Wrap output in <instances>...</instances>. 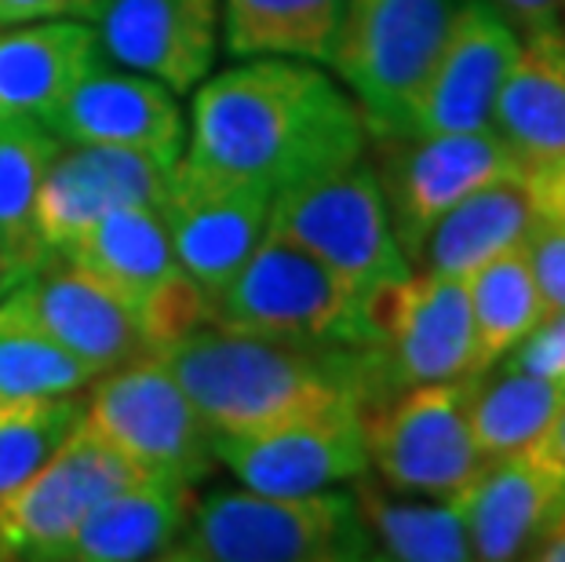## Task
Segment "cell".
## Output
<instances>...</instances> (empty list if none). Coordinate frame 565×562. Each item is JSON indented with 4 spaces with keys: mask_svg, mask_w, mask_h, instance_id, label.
Returning <instances> with one entry per match:
<instances>
[{
    "mask_svg": "<svg viewBox=\"0 0 565 562\" xmlns=\"http://www.w3.org/2000/svg\"><path fill=\"white\" fill-rule=\"evenodd\" d=\"M369 121L354 95L303 59L259 55L194 95L186 158L267 194L365 158Z\"/></svg>",
    "mask_w": 565,
    "mask_h": 562,
    "instance_id": "1",
    "label": "cell"
},
{
    "mask_svg": "<svg viewBox=\"0 0 565 562\" xmlns=\"http://www.w3.org/2000/svg\"><path fill=\"white\" fill-rule=\"evenodd\" d=\"M212 435H248L292 416L387 399L369 347L285 340L223 326L190 329L161 354Z\"/></svg>",
    "mask_w": 565,
    "mask_h": 562,
    "instance_id": "2",
    "label": "cell"
},
{
    "mask_svg": "<svg viewBox=\"0 0 565 562\" xmlns=\"http://www.w3.org/2000/svg\"><path fill=\"white\" fill-rule=\"evenodd\" d=\"M376 544L354 494H259L215 489L190 505L183 530L161 559L172 562H351Z\"/></svg>",
    "mask_w": 565,
    "mask_h": 562,
    "instance_id": "3",
    "label": "cell"
},
{
    "mask_svg": "<svg viewBox=\"0 0 565 562\" xmlns=\"http://www.w3.org/2000/svg\"><path fill=\"white\" fill-rule=\"evenodd\" d=\"M267 231L318 256L365 300L413 274L394 237L380 179L362 158L278 190L270 198Z\"/></svg>",
    "mask_w": 565,
    "mask_h": 562,
    "instance_id": "4",
    "label": "cell"
},
{
    "mask_svg": "<svg viewBox=\"0 0 565 562\" xmlns=\"http://www.w3.org/2000/svg\"><path fill=\"white\" fill-rule=\"evenodd\" d=\"M209 321L223 329L285 340L369 347V300L324 267L318 256L267 231L245 267L209 304Z\"/></svg>",
    "mask_w": 565,
    "mask_h": 562,
    "instance_id": "5",
    "label": "cell"
},
{
    "mask_svg": "<svg viewBox=\"0 0 565 562\" xmlns=\"http://www.w3.org/2000/svg\"><path fill=\"white\" fill-rule=\"evenodd\" d=\"M460 0H343L332 70L362 106L369 136H405Z\"/></svg>",
    "mask_w": 565,
    "mask_h": 562,
    "instance_id": "6",
    "label": "cell"
},
{
    "mask_svg": "<svg viewBox=\"0 0 565 562\" xmlns=\"http://www.w3.org/2000/svg\"><path fill=\"white\" fill-rule=\"evenodd\" d=\"M365 442L369 468L394 494L456 500L486 468L467 416V377L394 391L365 413Z\"/></svg>",
    "mask_w": 565,
    "mask_h": 562,
    "instance_id": "7",
    "label": "cell"
},
{
    "mask_svg": "<svg viewBox=\"0 0 565 562\" xmlns=\"http://www.w3.org/2000/svg\"><path fill=\"white\" fill-rule=\"evenodd\" d=\"M84 424L168 483L198 486L215 468L212 427L161 354H142L106 373L84 402Z\"/></svg>",
    "mask_w": 565,
    "mask_h": 562,
    "instance_id": "8",
    "label": "cell"
},
{
    "mask_svg": "<svg viewBox=\"0 0 565 562\" xmlns=\"http://www.w3.org/2000/svg\"><path fill=\"white\" fill-rule=\"evenodd\" d=\"M376 139V165L394 237L416 263L435 223L478 187L522 176L514 153L492 128L478 131H405Z\"/></svg>",
    "mask_w": 565,
    "mask_h": 562,
    "instance_id": "9",
    "label": "cell"
},
{
    "mask_svg": "<svg viewBox=\"0 0 565 562\" xmlns=\"http://www.w3.org/2000/svg\"><path fill=\"white\" fill-rule=\"evenodd\" d=\"M369 351L387 399L416 384L478 373V340L463 278L424 271L369 296Z\"/></svg>",
    "mask_w": 565,
    "mask_h": 562,
    "instance_id": "10",
    "label": "cell"
},
{
    "mask_svg": "<svg viewBox=\"0 0 565 562\" xmlns=\"http://www.w3.org/2000/svg\"><path fill=\"white\" fill-rule=\"evenodd\" d=\"M147 478L158 475L81 421L26 483L0 497V555L52 559L95 505Z\"/></svg>",
    "mask_w": 565,
    "mask_h": 562,
    "instance_id": "11",
    "label": "cell"
},
{
    "mask_svg": "<svg viewBox=\"0 0 565 562\" xmlns=\"http://www.w3.org/2000/svg\"><path fill=\"white\" fill-rule=\"evenodd\" d=\"M215 460L259 494H321L369 471L365 410L354 402L292 416L248 435H215Z\"/></svg>",
    "mask_w": 565,
    "mask_h": 562,
    "instance_id": "12",
    "label": "cell"
},
{
    "mask_svg": "<svg viewBox=\"0 0 565 562\" xmlns=\"http://www.w3.org/2000/svg\"><path fill=\"white\" fill-rule=\"evenodd\" d=\"M270 198L274 194L242 179L201 169L186 153L172 165L158 209L179 267L209 304L245 267L252 248L267 234Z\"/></svg>",
    "mask_w": 565,
    "mask_h": 562,
    "instance_id": "13",
    "label": "cell"
},
{
    "mask_svg": "<svg viewBox=\"0 0 565 562\" xmlns=\"http://www.w3.org/2000/svg\"><path fill=\"white\" fill-rule=\"evenodd\" d=\"M0 315L41 329L44 337L88 362L95 377L150 354L139 318L121 296H114L58 253L55 263L47 259L11 289L8 300L0 304Z\"/></svg>",
    "mask_w": 565,
    "mask_h": 562,
    "instance_id": "14",
    "label": "cell"
},
{
    "mask_svg": "<svg viewBox=\"0 0 565 562\" xmlns=\"http://www.w3.org/2000/svg\"><path fill=\"white\" fill-rule=\"evenodd\" d=\"M519 44L522 33L489 0H460L408 117V131L492 128V103L519 55Z\"/></svg>",
    "mask_w": 565,
    "mask_h": 562,
    "instance_id": "15",
    "label": "cell"
},
{
    "mask_svg": "<svg viewBox=\"0 0 565 562\" xmlns=\"http://www.w3.org/2000/svg\"><path fill=\"white\" fill-rule=\"evenodd\" d=\"M168 172L153 153L95 142H63L38 194V231L52 253H63L88 226L121 205H161Z\"/></svg>",
    "mask_w": 565,
    "mask_h": 562,
    "instance_id": "16",
    "label": "cell"
},
{
    "mask_svg": "<svg viewBox=\"0 0 565 562\" xmlns=\"http://www.w3.org/2000/svg\"><path fill=\"white\" fill-rule=\"evenodd\" d=\"M92 19L103 55L168 92H190L212 70L220 0H99Z\"/></svg>",
    "mask_w": 565,
    "mask_h": 562,
    "instance_id": "17",
    "label": "cell"
},
{
    "mask_svg": "<svg viewBox=\"0 0 565 562\" xmlns=\"http://www.w3.org/2000/svg\"><path fill=\"white\" fill-rule=\"evenodd\" d=\"M44 128L63 142L142 150L175 165L183 158V114L161 81L106 70L103 59L63 95Z\"/></svg>",
    "mask_w": 565,
    "mask_h": 562,
    "instance_id": "18",
    "label": "cell"
},
{
    "mask_svg": "<svg viewBox=\"0 0 565 562\" xmlns=\"http://www.w3.org/2000/svg\"><path fill=\"white\" fill-rule=\"evenodd\" d=\"M565 497V471L533 442L508 457L486 460L471 486L456 497L471 555L486 562L525 559L544 519Z\"/></svg>",
    "mask_w": 565,
    "mask_h": 562,
    "instance_id": "19",
    "label": "cell"
},
{
    "mask_svg": "<svg viewBox=\"0 0 565 562\" xmlns=\"http://www.w3.org/2000/svg\"><path fill=\"white\" fill-rule=\"evenodd\" d=\"M58 256L92 274L114 296H121L136 318H142L161 296L186 282L172 253V237H168L161 209L153 205L110 209Z\"/></svg>",
    "mask_w": 565,
    "mask_h": 562,
    "instance_id": "20",
    "label": "cell"
},
{
    "mask_svg": "<svg viewBox=\"0 0 565 562\" xmlns=\"http://www.w3.org/2000/svg\"><path fill=\"white\" fill-rule=\"evenodd\" d=\"M489 125L514 153L519 172L565 158V19L525 33Z\"/></svg>",
    "mask_w": 565,
    "mask_h": 562,
    "instance_id": "21",
    "label": "cell"
},
{
    "mask_svg": "<svg viewBox=\"0 0 565 562\" xmlns=\"http://www.w3.org/2000/svg\"><path fill=\"white\" fill-rule=\"evenodd\" d=\"M99 59L95 30L81 22L0 30V125H44Z\"/></svg>",
    "mask_w": 565,
    "mask_h": 562,
    "instance_id": "22",
    "label": "cell"
},
{
    "mask_svg": "<svg viewBox=\"0 0 565 562\" xmlns=\"http://www.w3.org/2000/svg\"><path fill=\"white\" fill-rule=\"evenodd\" d=\"M190 486L147 478L95 505L52 559L66 562H136L161 559L190 516Z\"/></svg>",
    "mask_w": 565,
    "mask_h": 562,
    "instance_id": "23",
    "label": "cell"
},
{
    "mask_svg": "<svg viewBox=\"0 0 565 562\" xmlns=\"http://www.w3.org/2000/svg\"><path fill=\"white\" fill-rule=\"evenodd\" d=\"M536 212L529 205L522 176L497 179V183L478 187L460 205H452L427 234V245L419 259L427 271L467 278L482 263L497 259L508 248L522 245Z\"/></svg>",
    "mask_w": 565,
    "mask_h": 562,
    "instance_id": "24",
    "label": "cell"
},
{
    "mask_svg": "<svg viewBox=\"0 0 565 562\" xmlns=\"http://www.w3.org/2000/svg\"><path fill=\"white\" fill-rule=\"evenodd\" d=\"M58 147L63 139L38 121L0 125V263L8 289L52 259L38 231V194Z\"/></svg>",
    "mask_w": 565,
    "mask_h": 562,
    "instance_id": "25",
    "label": "cell"
},
{
    "mask_svg": "<svg viewBox=\"0 0 565 562\" xmlns=\"http://www.w3.org/2000/svg\"><path fill=\"white\" fill-rule=\"evenodd\" d=\"M565 405V380L522 373L503 365L497 377L471 373L467 377V416L486 460L508 457L533 446L555 424Z\"/></svg>",
    "mask_w": 565,
    "mask_h": 562,
    "instance_id": "26",
    "label": "cell"
},
{
    "mask_svg": "<svg viewBox=\"0 0 565 562\" xmlns=\"http://www.w3.org/2000/svg\"><path fill=\"white\" fill-rule=\"evenodd\" d=\"M343 0H226L223 38L237 59H303L332 63Z\"/></svg>",
    "mask_w": 565,
    "mask_h": 562,
    "instance_id": "27",
    "label": "cell"
},
{
    "mask_svg": "<svg viewBox=\"0 0 565 562\" xmlns=\"http://www.w3.org/2000/svg\"><path fill=\"white\" fill-rule=\"evenodd\" d=\"M463 285L475 318L478 373H486V369H497L500 358H508L547 318L525 256V242L482 263L478 271L467 274Z\"/></svg>",
    "mask_w": 565,
    "mask_h": 562,
    "instance_id": "28",
    "label": "cell"
},
{
    "mask_svg": "<svg viewBox=\"0 0 565 562\" xmlns=\"http://www.w3.org/2000/svg\"><path fill=\"white\" fill-rule=\"evenodd\" d=\"M354 500L362 511V522L376 544V555L402 559V562H463L471 555L467 526L456 500H394L380 494L376 486L354 478Z\"/></svg>",
    "mask_w": 565,
    "mask_h": 562,
    "instance_id": "29",
    "label": "cell"
},
{
    "mask_svg": "<svg viewBox=\"0 0 565 562\" xmlns=\"http://www.w3.org/2000/svg\"><path fill=\"white\" fill-rule=\"evenodd\" d=\"M84 421L77 394H38L0 402V497L26 478L74 435Z\"/></svg>",
    "mask_w": 565,
    "mask_h": 562,
    "instance_id": "30",
    "label": "cell"
},
{
    "mask_svg": "<svg viewBox=\"0 0 565 562\" xmlns=\"http://www.w3.org/2000/svg\"><path fill=\"white\" fill-rule=\"evenodd\" d=\"M95 380V369L58 347L41 329L0 315V402L38 394H77Z\"/></svg>",
    "mask_w": 565,
    "mask_h": 562,
    "instance_id": "31",
    "label": "cell"
},
{
    "mask_svg": "<svg viewBox=\"0 0 565 562\" xmlns=\"http://www.w3.org/2000/svg\"><path fill=\"white\" fill-rule=\"evenodd\" d=\"M525 256L533 267L540 300L547 315L565 310V223L533 220L525 234Z\"/></svg>",
    "mask_w": 565,
    "mask_h": 562,
    "instance_id": "32",
    "label": "cell"
},
{
    "mask_svg": "<svg viewBox=\"0 0 565 562\" xmlns=\"http://www.w3.org/2000/svg\"><path fill=\"white\" fill-rule=\"evenodd\" d=\"M500 362L511 369H522V373L565 380V310L547 315L508 358H500Z\"/></svg>",
    "mask_w": 565,
    "mask_h": 562,
    "instance_id": "33",
    "label": "cell"
},
{
    "mask_svg": "<svg viewBox=\"0 0 565 562\" xmlns=\"http://www.w3.org/2000/svg\"><path fill=\"white\" fill-rule=\"evenodd\" d=\"M99 0H0V26L38 19H92Z\"/></svg>",
    "mask_w": 565,
    "mask_h": 562,
    "instance_id": "34",
    "label": "cell"
},
{
    "mask_svg": "<svg viewBox=\"0 0 565 562\" xmlns=\"http://www.w3.org/2000/svg\"><path fill=\"white\" fill-rule=\"evenodd\" d=\"M519 33L544 30L551 22L565 19V0H489Z\"/></svg>",
    "mask_w": 565,
    "mask_h": 562,
    "instance_id": "35",
    "label": "cell"
},
{
    "mask_svg": "<svg viewBox=\"0 0 565 562\" xmlns=\"http://www.w3.org/2000/svg\"><path fill=\"white\" fill-rule=\"evenodd\" d=\"M525 559H533V562H565V497L555 505V511L544 519V526H540V533L533 537V544H529Z\"/></svg>",
    "mask_w": 565,
    "mask_h": 562,
    "instance_id": "36",
    "label": "cell"
},
{
    "mask_svg": "<svg viewBox=\"0 0 565 562\" xmlns=\"http://www.w3.org/2000/svg\"><path fill=\"white\" fill-rule=\"evenodd\" d=\"M540 446H544V453L551 460L558 464V468L565 471V405L558 410V416H555V424L547 427V435L540 438Z\"/></svg>",
    "mask_w": 565,
    "mask_h": 562,
    "instance_id": "37",
    "label": "cell"
},
{
    "mask_svg": "<svg viewBox=\"0 0 565 562\" xmlns=\"http://www.w3.org/2000/svg\"><path fill=\"white\" fill-rule=\"evenodd\" d=\"M8 293V282H4V263H0V296Z\"/></svg>",
    "mask_w": 565,
    "mask_h": 562,
    "instance_id": "38",
    "label": "cell"
}]
</instances>
